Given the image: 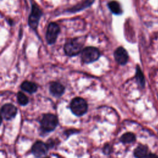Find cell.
I'll list each match as a JSON object with an SVG mask.
<instances>
[{
  "instance_id": "ac0fdd59",
  "label": "cell",
  "mask_w": 158,
  "mask_h": 158,
  "mask_svg": "<svg viewBox=\"0 0 158 158\" xmlns=\"http://www.w3.org/2000/svg\"><path fill=\"white\" fill-rule=\"evenodd\" d=\"M111 149H112L110 146L109 144H107L103 148V152H104V154H109L111 152Z\"/></svg>"
},
{
  "instance_id": "5b68a950",
  "label": "cell",
  "mask_w": 158,
  "mask_h": 158,
  "mask_svg": "<svg viewBox=\"0 0 158 158\" xmlns=\"http://www.w3.org/2000/svg\"><path fill=\"white\" fill-rule=\"evenodd\" d=\"M43 15V12L40 8L35 4H32L30 14L28 17V25L31 28L36 30L41 17Z\"/></svg>"
},
{
  "instance_id": "ba28073f",
  "label": "cell",
  "mask_w": 158,
  "mask_h": 158,
  "mask_svg": "<svg viewBox=\"0 0 158 158\" xmlns=\"http://www.w3.org/2000/svg\"><path fill=\"white\" fill-rule=\"evenodd\" d=\"M17 113V107L10 103L4 104L1 107V114L3 118L6 120H10L15 117Z\"/></svg>"
},
{
  "instance_id": "4fadbf2b",
  "label": "cell",
  "mask_w": 158,
  "mask_h": 158,
  "mask_svg": "<svg viewBox=\"0 0 158 158\" xmlns=\"http://www.w3.org/2000/svg\"><path fill=\"white\" fill-rule=\"evenodd\" d=\"M148 148L144 145L138 146L134 151V156L136 158H144L147 156Z\"/></svg>"
},
{
  "instance_id": "e0dca14e",
  "label": "cell",
  "mask_w": 158,
  "mask_h": 158,
  "mask_svg": "<svg viewBox=\"0 0 158 158\" xmlns=\"http://www.w3.org/2000/svg\"><path fill=\"white\" fill-rule=\"evenodd\" d=\"M17 98L19 104H20L21 106H25L29 102L28 97L23 93L21 91L18 92L17 94Z\"/></svg>"
},
{
  "instance_id": "6da1fadb",
  "label": "cell",
  "mask_w": 158,
  "mask_h": 158,
  "mask_svg": "<svg viewBox=\"0 0 158 158\" xmlns=\"http://www.w3.org/2000/svg\"><path fill=\"white\" fill-rule=\"evenodd\" d=\"M83 46V40L75 38L69 40L64 44V49L65 54L69 57L78 55L81 52Z\"/></svg>"
},
{
  "instance_id": "277c9868",
  "label": "cell",
  "mask_w": 158,
  "mask_h": 158,
  "mask_svg": "<svg viewBox=\"0 0 158 158\" xmlns=\"http://www.w3.org/2000/svg\"><path fill=\"white\" fill-rule=\"evenodd\" d=\"M100 57L99 49L95 47L88 46L83 49L81 52L82 61L86 64L92 63L96 61Z\"/></svg>"
},
{
  "instance_id": "8fae6325",
  "label": "cell",
  "mask_w": 158,
  "mask_h": 158,
  "mask_svg": "<svg viewBox=\"0 0 158 158\" xmlns=\"http://www.w3.org/2000/svg\"><path fill=\"white\" fill-rule=\"evenodd\" d=\"M20 88L23 91L28 93H35L38 89V86L36 83L29 81H24L21 84Z\"/></svg>"
},
{
  "instance_id": "7c38bea8",
  "label": "cell",
  "mask_w": 158,
  "mask_h": 158,
  "mask_svg": "<svg viewBox=\"0 0 158 158\" xmlns=\"http://www.w3.org/2000/svg\"><path fill=\"white\" fill-rule=\"evenodd\" d=\"M108 7L110 11L115 15H120L122 13V9L120 4L115 1H112L109 2Z\"/></svg>"
},
{
  "instance_id": "9a60e30c",
  "label": "cell",
  "mask_w": 158,
  "mask_h": 158,
  "mask_svg": "<svg viewBox=\"0 0 158 158\" xmlns=\"http://www.w3.org/2000/svg\"><path fill=\"white\" fill-rule=\"evenodd\" d=\"M136 139L135 135L130 132L126 133L123 134L121 138H120V141L123 143H130L133 142Z\"/></svg>"
},
{
  "instance_id": "52a82bcc",
  "label": "cell",
  "mask_w": 158,
  "mask_h": 158,
  "mask_svg": "<svg viewBox=\"0 0 158 158\" xmlns=\"http://www.w3.org/2000/svg\"><path fill=\"white\" fill-rule=\"evenodd\" d=\"M48 149L49 148L46 143L41 141H37L32 146L31 152L36 157L41 158L46 154Z\"/></svg>"
},
{
  "instance_id": "30bf717a",
  "label": "cell",
  "mask_w": 158,
  "mask_h": 158,
  "mask_svg": "<svg viewBox=\"0 0 158 158\" xmlns=\"http://www.w3.org/2000/svg\"><path fill=\"white\" fill-rule=\"evenodd\" d=\"M65 91V87L60 83L52 81L49 85V91L51 94L55 97L61 96Z\"/></svg>"
},
{
  "instance_id": "d6986e66",
  "label": "cell",
  "mask_w": 158,
  "mask_h": 158,
  "mask_svg": "<svg viewBox=\"0 0 158 158\" xmlns=\"http://www.w3.org/2000/svg\"><path fill=\"white\" fill-rule=\"evenodd\" d=\"M146 158H158V156L154 154H149L146 156Z\"/></svg>"
},
{
  "instance_id": "5bb4252c",
  "label": "cell",
  "mask_w": 158,
  "mask_h": 158,
  "mask_svg": "<svg viewBox=\"0 0 158 158\" xmlns=\"http://www.w3.org/2000/svg\"><path fill=\"white\" fill-rule=\"evenodd\" d=\"M94 0H85V1H83V2H81L80 4H78L74 7H73L72 8H71L69 11L72 12H75L77 11H79L81 10L88 6H89L94 1Z\"/></svg>"
},
{
  "instance_id": "7a4b0ae2",
  "label": "cell",
  "mask_w": 158,
  "mask_h": 158,
  "mask_svg": "<svg viewBox=\"0 0 158 158\" xmlns=\"http://www.w3.org/2000/svg\"><path fill=\"white\" fill-rule=\"evenodd\" d=\"M70 109L72 112L77 116L84 115L88 110V104L82 98H73L70 104Z\"/></svg>"
},
{
  "instance_id": "8992f818",
  "label": "cell",
  "mask_w": 158,
  "mask_h": 158,
  "mask_svg": "<svg viewBox=\"0 0 158 158\" xmlns=\"http://www.w3.org/2000/svg\"><path fill=\"white\" fill-rule=\"evenodd\" d=\"M59 32L60 28L59 25L54 22H51L48 25L46 31V38L47 43L49 44H52L55 43Z\"/></svg>"
},
{
  "instance_id": "3957f363",
  "label": "cell",
  "mask_w": 158,
  "mask_h": 158,
  "mask_svg": "<svg viewBox=\"0 0 158 158\" xmlns=\"http://www.w3.org/2000/svg\"><path fill=\"white\" fill-rule=\"evenodd\" d=\"M58 125L57 116L52 114H44L40 121L41 129L44 132L52 131Z\"/></svg>"
},
{
  "instance_id": "2e32d148",
  "label": "cell",
  "mask_w": 158,
  "mask_h": 158,
  "mask_svg": "<svg viewBox=\"0 0 158 158\" xmlns=\"http://www.w3.org/2000/svg\"><path fill=\"white\" fill-rule=\"evenodd\" d=\"M136 80L138 81V83H139V85L143 87L145 85V80H144V77L143 75V73L141 71V70L140 69L138 65H137L136 67Z\"/></svg>"
},
{
  "instance_id": "9c48e42d",
  "label": "cell",
  "mask_w": 158,
  "mask_h": 158,
  "mask_svg": "<svg viewBox=\"0 0 158 158\" xmlns=\"http://www.w3.org/2000/svg\"><path fill=\"white\" fill-rule=\"evenodd\" d=\"M116 62L120 65H125L128 60L127 51L123 47L117 48L114 53Z\"/></svg>"
}]
</instances>
